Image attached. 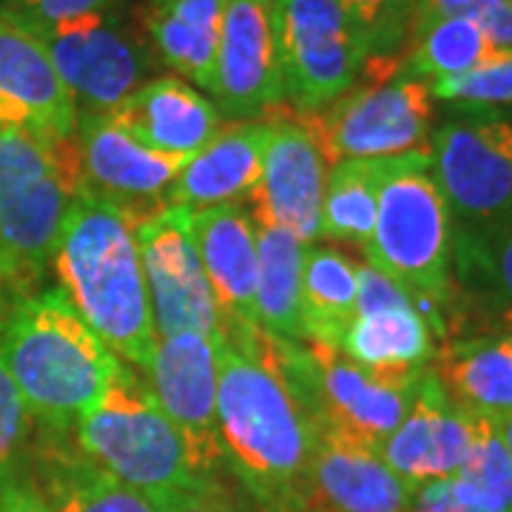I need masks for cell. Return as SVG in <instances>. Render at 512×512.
<instances>
[{"instance_id":"cell-22","label":"cell","mask_w":512,"mask_h":512,"mask_svg":"<svg viewBox=\"0 0 512 512\" xmlns=\"http://www.w3.org/2000/svg\"><path fill=\"white\" fill-rule=\"evenodd\" d=\"M109 114L137 143L171 157L197 154L220 131L217 106L180 77L148 80Z\"/></svg>"},{"instance_id":"cell-11","label":"cell","mask_w":512,"mask_h":512,"mask_svg":"<svg viewBox=\"0 0 512 512\" xmlns=\"http://www.w3.org/2000/svg\"><path fill=\"white\" fill-rule=\"evenodd\" d=\"M137 248L157 339L177 333L220 336L222 316L202 271L191 211L180 205H163L154 211L137 225Z\"/></svg>"},{"instance_id":"cell-14","label":"cell","mask_w":512,"mask_h":512,"mask_svg":"<svg viewBox=\"0 0 512 512\" xmlns=\"http://www.w3.org/2000/svg\"><path fill=\"white\" fill-rule=\"evenodd\" d=\"M211 97L231 123L256 120L285 100L274 0H225Z\"/></svg>"},{"instance_id":"cell-20","label":"cell","mask_w":512,"mask_h":512,"mask_svg":"<svg viewBox=\"0 0 512 512\" xmlns=\"http://www.w3.org/2000/svg\"><path fill=\"white\" fill-rule=\"evenodd\" d=\"M202 271L214 291L222 333L259 328L256 322V222L248 202L191 211ZM220 333V336H222Z\"/></svg>"},{"instance_id":"cell-8","label":"cell","mask_w":512,"mask_h":512,"mask_svg":"<svg viewBox=\"0 0 512 512\" xmlns=\"http://www.w3.org/2000/svg\"><path fill=\"white\" fill-rule=\"evenodd\" d=\"M365 74H370V83H356L328 109L313 114L293 111L311 128L328 165L427 148L433 128V97L427 83L399 72V63L393 60H367L362 77Z\"/></svg>"},{"instance_id":"cell-34","label":"cell","mask_w":512,"mask_h":512,"mask_svg":"<svg viewBox=\"0 0 512 512\" xmlns=\"http://www.w3.org/2000/svg\"><path fill=\"white\" fill-rule=\"evenodd\" d=\"M370 37V57L390 60L399 55L407 35L416 0H339Z\"/></svg>"},{"instance_id":"cell-45","label":"cell","mask_w":512,"mask_h":512,"mask_svg":"<svg viewBox=\"0 0 512 512\" xmlns=\"http://www.w3.org/2000/svg\"><path fill=\"white\" fill-rule=\"evenodd\" d=\"M256 512H268V510H256Z\"/></svg>"},{"instance_id":"cell-35","label":"cell","mask_w":512,"mask_h":512,"mask_svg":"<svg viewBox=\"0 0 512 512\" xmlns=\"http://www.w3.org/2000/svg\"><path fill=\"white\" fill-rule=\"evenodd\" d=\"M32 416L20 399L18 387L0 365V478L29 458Z\"/></svg>"},{"instance_id":"cell-4","label":"cell","mask_w":512,"mask_h":512,"mask_svg":"<svg viewBox=\"0 0 512 512\" xmlns=\"http://www.w3.org/2000/svg\"><path fill=\"white\" fill-rule=\"evenodd\" d=\"M83 191L72 143L0 126V311L46 285L57 237Z\"/></svg>"},{"instance_id":"cell-21","label":"cell","mask_w":512,"mask_h":512,"mask_svg":"<svg viewBox=\"0 0 512 512\" xmlns=\"http://www.w3.org/2000/svg\"><path fill=\"white\" fill-rule=\"evenodd\" d=\"M268 137V120H239L220 126V131L180 168L171 188L165 191V205L200 211L211 205L248 200L262 177Z\"/></svg>"},{"instance_id":"cell-42","label":"cell","mask_w":512,"mask_h":512,"mask_svg":"<svg viewBox=\"0 0 512 512\" xmlns=\"http://www.w3.org/2000/svg\"><path fill=\"white\" fill-rule=\"evenodd\" d=\"M473 3H476V0H416V6H413V20H410V35L424 29V26L433 23V20L447 18V15H458V12L470 9Z\"/></svg>"},{"instance_id":"cell-26","label":"cell","mask_w":512,"mask_h":512,"mask_svg":"<svg viewBox=\"0 0 512 512\" xmlns=\"http://www.w3.org/2000/svg\"><path fill=\"white\" fill-rule=\"evenodd\" d=\"M225 0H148L146 29L157 57L211 92Z\"/></svg>"},{"instance_id":"cell-38","label":"cell","mask_w":512,"mask_h":512,"mask_svg":"<svg viewBox=\"0 0 512 512\" xmlns=\"http://www.w3.org/2000/svg\"><path fill=\"white\" fill-rule=\"evenodd\" d=\"M0 512H49L46 498L29 470V458L0 478Z\"/></svg>"},{"instance_id":"cell-43","label":"cell","mask_w":512,"mask_h":512,"mask_svg":"<svg viewBox=\"0 0 512 512\" xmlns=\"http://www.w3.org/2000/svg\"><path fill=\"white\" fill-rule=\"evenodd\" d=\"M490 419L495 421L498 436H501V441L507 444V450H510V456H512V410H507V413H498V416H490Z\"/></svg>"},{"instance_id":"cell-7","label":"cell","mask_w":512,"mask_h":512,"mask_svg":"<svg viewBox=\"0 0 512 512\" xmlns=\"http://www.w3.org/2000/svg\"><path fill=\"white\" fill-rule=\"evenodd\" d=\"M268 350L296 387L313 421L330 424L379 450L402 424L419 390V376H379L339 350L291 342L265 330Z\"/></svg>"},{"instance_id":"cell-19","label":"cell","mask_w":512,"mask_h":512,"mask_svg":"<svg viewBox=\"0 0 512 512\" xmlns=\"http://www.w3.org/2000/svg\"><path fill=\"white\" fill-rule=\"evenodd\" d=\"M413 493L379 450L316 421L302 512H410Z\"/></svg>"},{"instance_id":"cell-3","label":"cell","mask_w":512,"mask_h":512,"mask_svg":"<svg viewBox=\"0 0 512 512\" xmlns=\"http://www.w3.org/2000/svg\"><path fill=\"white\" fill-rule=\"evenodd\" d=\"M0 365L40 433H72L123 362L111 353L57 285L0 311Z\"/></svg>"},{"instance_id":"cell-30","label":"cell","mask_w":512,"mask_h":512,"mask_svg":"<svg viewBox=\"0 0 512 512\" xmlns=\"http://www.w3.org/2000/svg\"><path fill=\"white\" fill-rule=\"evenodd\" d=\"M396 157L339 160L330 168L319 237H328L333 242H353L359 248L365 245L376 225L379 191L384 177L393 171Z\"/></svg>"},{"instance_id":"cell-44","label":"cell","mask_w":512,"mask_h":512,"mask_svg":"<svg viewBox=\"0 0 512 512\" xmlns=\"http://www.w3.org/2000/svg\"><path fill=\"white\" fill-rule=\"evenodd\" d=\"M501 328H504V333H512V319H507V322H504Z\"/></svg>"},{"instance_id":"cell-9","label":"cell","mask_w":512,"mask_h":512,"mask_svg":"<svg viewBox=\"0 0 512 512\" xmlns=\"http://www.w3.org/2000/svg\"><path fill=\"white\" fill-rule=\"evenodd\" d=\"M430 157L453 234H490L512 220V114L461 106L430 134Z\"/></svg>"},{"instance_id":"cell-28","label":"cell","mask_w":512,"mask_h":512,"mask_svg":"<svg viewBox=\"0 0 512 512\" xmlns=\"http://www.w3.org/2000/svg\"><path fill=\"white\" fill-rule=\"evenodd\" d=\"M359 265L336 248L308 245L302 265V328L305 342L342 350L356 319Z\"/></svg>"},{"instance_id":"cell-27","label":"cell","mask_w":512,"mask_h":512,"mask_svg":"<svg viewBox=\"0 0 512 512\" xmlns=\"http://www.w3.org/2000/svg\"><path fill=\"white\" fill-rule=\"evenodd\" d=\"M256 322L259 328L305 342L302 328V265L308 245L274 222L256 220Z\"/></svg>"},{"instance_id":"cell-39","label":"cell","mask_w":512,"mask_h":512,"mask_svg":"<svg viewBox=\"0 0 512 512\" xmlns=\"http://www.w3.org/2000/svg\"><path fill=\"white\" fill-rule=\"evenodd\" d=\"M157 512H248V507L239 501L222 478H217L200 490L177 495L174 501H168Z\"/></svg>"},{"instance_id":"cell-33","label":"cell","mask_w":512,"mask_h":512,"mask_svg":"<svg viewBox=\"0 0 512 512\" xmlns=\"http://www.w3.org/2000/svg\"><path fill=\"white\" fill-rule=\"evenodd\" d=\"M427 89L433 100L456 103V106H478V109L512 106V52H501L473 72L433 80L427 83Z\"/></svg>"},{"instance_id":"cell-18","label":"cell","mask_w":512,"mask_h":512,"mask_svg":"<svg viewBox=\"0 0 512 512\" xmlns=\"http://www.w3.org/2000/svg\"><path fill=\"white\" fill-rule=\"evenodd\" d=\"M473 433L476 413L458 407L441 387L433 367H427L419 376V390L407 416L379 447V456L407 487L419 490L424 484L456 476L470 453Z\"/></svg>"},{"instance_id":"cell-1","label":"cell","mask_w":512,"mask_h":512,"mask_svg":"<svg viewBox=\"0 0 512 512\" xmlns=\"http://www.w3.org/2000/svg\"><path fill=\"white\" fill-rule=\"evenodd\" d=\"M222 461L256 510L302 512L316 421L268 350L265 330L217 336Z\"/></svg>"},{"instance_id":"cell-6","label":"cell","mask_w":512,"mask_h":512,"mask_svg":"<svg viewBox=\"0 0 512 512\" xmlns=\"http://www.w3.org/2000/svg\"><path fill=\"white\" fill-rule=\"evenodd\" d=\"M72 439L106 473L146 495L157 510L177 495L217 481L194 467L180 430L126 362L74 424Z\"/></svg>"},{"instance_id":"cell-25","label":"cell","mask_w":512,"mask_h":512,"mask_svg":"<svg viewBox=\"0 0 512 512\" xmlns=\"http://www.w3.org/2000/svg\"><path fill=\"white\" fill-rule=\"evenodd\" d=\"M339 353L379 376H416L430 367L436 345L416 305H396L356 313Z\"/></svg>"},{"instance_id":"cell-5","label":"cell","mask_w":512,"mask_h":512,"mask_svg":"<svg viewBox=\"0 0 512 512\" xmlns=\"http://www.w3.org/2000/svg\"><path fill=\"white\" fill-rule=\"evenodd\" d=\"M367 265L396 279L413 296L433 336L447 339L453 305V222L433 177L430 146L396 157L379 191L373 234L362 245Z\"/></svg>"},{"instance_id":"cell-24","label":"cell","mask_w":512,"mask_h":512,"mask_svg":"<svg viewBox=\"0 0 512 512\" xmlns=\"http://www.w3.org/2000/svg\"><path fill=\"white\" fill-rule=\"evenodd\" d=\"M433 373L447 396L473 413L498 416L512 410V336L447 339L433 356Z\"/></svg>"},{"instance_id":"cell-16","label":"cell","mask_w":512,"mask_h":512,"mask_svg":"<svg viewBox=\"0 0 512 512\" xmlns=\"http://www.w3.org/2000/svg\"><path fill=\"white\" fill-rule=\"evenodd\" d=\"M271 137L262 160V177L248 197L256 220L274 222L305 245L322 228V202L328 185V160L311 128L296 114L268 117Z\"/></svg>"},{"instance_id":"cell-12","label":"cell","mask_w":512,"mask_h":512,"mask_svg":"<svg viewBox=\"0 0 512 512\" xmlns=\"http://www.w3.org/2000/svg\"><path fill=\"white\" fill-rule=\"evenodd\" d=\"M55 63L77 111L109 114L128 94L143 86L151 55L111 12L63 20L35 32Z\"/></svg>"},{"instance_id":"cell-31","label":"cell","mask_w":512,"mask_h":512,"mask_svg":"<svg viewBox=\"0 0 512 512\" xmlns=\"http://www.w3.org/2000/svg\"><path fill=\"white\" fill-rule=\"evenodd\" d=\"M501 52L478 29L467 12L433 20L407 37V52L399 57V72L433 83L441 77L473 72Z\"/></svg>"},{"instance_id":"cell-23","label":"cell","mask_w":512,"mask_h":512,"mask_svg":"<svg viewBox=\"0 0 512 512\" xmlns=\"http://www.w3.org/2000/svg\"><path fill=\"white\" fill-rule=\"evenodd\" d=\"M29 470L49 512H157L146 495L86 456L72 433H37Z\"/></svg>"},{"instance_id":"cell-41","label":"cell","mask_w":512,"mask_h":512,"mask_svg":"<svg viewBox=\"0 0 512 512\" xmlns=\"http://www.w3.org/2000/svg\"><path fill=\"white\" fill-rule=\"evenodd\" d=\"M410 512H484L476 510V507H467L461 504L450 484L447 481H433V484H424L413 493V501H410Z\"/></svg>"},{"instance_id":"cell-13","label":"cell","mask_w":512,"mask_h":512,"mask_svg":"<svg viewBox=\"0 0 512 512\" xmlns=\"http://www.w3.org/2000/svg\"><path fill=\"white\" fill-rule=\"evenodd\" d=\"M146 379L163 413L180 430L194 467L205 478H220L225 461H222L220 424H217V393H220L217 336L177 333L157 339Z\"/></svg>"},{"instance_id":"cell-29","label":"cell","mask_w":512,"mask_h":512,"mask_svg":"<svg viewBox=\"0 0 512 512\" xmlns=\"http://www.w3.org/2000/svg\"><path fill=\"white\" fill-rule=\"evenodd\" d=\"M453 302L456 293L498 325L512 319V220L490 234H453Z\"/></svg>"},{"instance_id":"cell-2","label":"cell","mask_w":512,"mask_h":512,"mask_svg":"<svg viewBox=\"0 0 512 512\" xmlns=\"http://www.w3.org/2000/svg\"><path fill=\"white\" fill-rule=\"evenodd\" d=\"M137 225L140 220L131 211L83 188L66 211L52 271L57 288L69 296L74 311L103 345L146 376L157 330L137 248Z\"/></svg>"},{"instance_id":"cell-36","label":"cell","mask_w":512,"mask_h":512,"mask_svg":"<svg viewBox=\"0 0 512 512\" xmlns=\"http://www.w3.org/2000/svg\"><path fill=\"white\" fill-rule=\"evenodd\" d=\"M120 0H3L0 12L23 23L26 29H46L63 20L83 18L94 12H111Z\"/></svg>"},{"instance_id":"cell-17","label":"cell","mask_w":512,"mask_h":512,"mask_svg":"<svg viewBox=\"0 0 512 512\" xmlns=\"http://www.w3.org/2000/svg\"><path fill=\"white\" fill-rule=\"evenodd\" d=\"M77 117V103L43 40L0 12V126L23 128L52 143H72Z\"/></svg>"},{"instance_id":"cell-15","label":"cell","mask_w":512,"mask_h":512,"mask_svg":"<svg viewBox=\"0 0 512 512\" xmlns=\"http://www.w3.org/2000/svg\"><path fill=\"white\" fill-rule=\"evenodd\" d=\"M74 151L83 188L126 208L140 222L163 208L165 191L188 163V157L160 154L137 143L111 114L100 111H80Z\"/></svg>"},{"instance_id":"cell-46","label":"cell","mask_w":512,"mask_h":512,"mask_svg":"<svg viewBox=\"0 0 512 512\" xmlns=\"http://www.w3.org/2000/svg\"><path fill=\"white\" fill-rule=\"evenodd\" d=\"M510 336H512V333H510Z\"/></svg>"},{"instance_id":"cell-40","label":"cell","mask_w":512,"mask_h":512,"mask_svg":"<svg viewBox=\"0 0 512 512\" xmlns=\"http://www.w3.org/2000/svg\"><path fill=\"white\" fill-rule=\"evenodd\" d=\"M498 52H512V0H476L464 9Z\"/></svg>"},{"instance_id":"cell-10","label":"cell","mask_w":512,"mask_h":512,"mask_svg":"<svg viewBox=\"0 0 512 512\" xmlns=\"http://www.w3.org/2000/svg\"><path fill=\"white\" fill-rule=\"evenodd\" d=\"M282 89L313 114L350 92L370 60V37L339 0H274Z\"/></svg>"},{"instance_id":"cell-37","label":"cell","mask_w":512,"mask_h":512,"mask_svg":"<svg viewBox=\"0 0 512 512\" xmlns=\"http://www.w3.org/2000/svg\"><path fill=\"white\" fill-rule=\"evenodd\" d=\"M396 305H413V296L404 291L402 285L382 271L362 265L359 268V296H356V313L382 311Z\"/></svg>"},{"instance_id":"cell-32","label":"cell","mask_w":512,"mask_h":512,"mask_svg":"<svg viewBox=\"0 0 512 512\" xmlns=\"http://www.w3.org/2000/svg\"><path fill=\"white\" fill-rule=\"evenodd\" d=\"M461 504L484 512H512V456L490 416L476 413L470 453L456 476L447 478Z\"/></svg>"}]
</instances>
